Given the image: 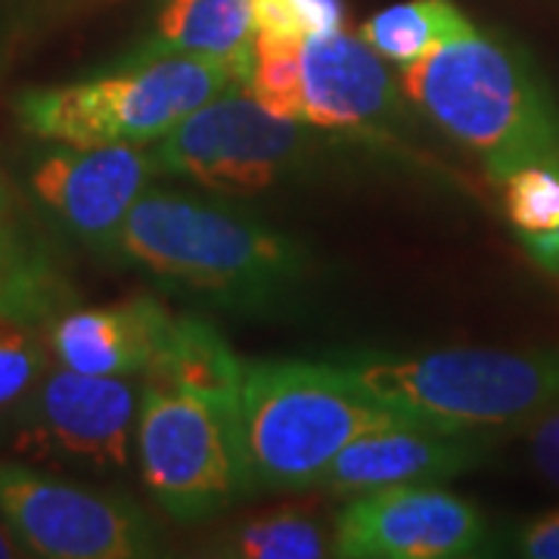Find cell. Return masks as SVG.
<instances>
[{
    "mask_svg": "<svg viewBox=\"0 0 559 559\" xmlns=\"http://www.w3.org/2000/svg\"><path fill=\"white\" fill-rule=\"evenodd\" d=\"M116 259L171 293L240 314H267L311 280L308 249L259 215L153 183L121 224Z\"/></svg>",
    "mask_w": 559,
    "mask_h": 559,
    "instance_id": "1",
    "label": "cell"
},
{
    "mask_svg": "<svg viewBox=\"0 0 559 559\" xmlns=\"http://www.w3.org/2000/svg\"><path fill=\"white\" fill-rule=\"evenodd\" d=\"M510 550L525 559H559V507L516 525Z\"/></svg>",
    "mask_w": 559,
    "mask_h": 559,
    "instance_id": "22",
    "label": "cell"
},
{
    "mask_svg": "<svg viewBox=\"0 0 559 559\" xmlns=\"http://www.w3.org/2000/svg\"><path fill=\"white\" fill-rule=\"evenodd\" d=\"M469 28L473 22L454 0H404L373 13L360 25V38L382 60L407 66Z\"/></svg>",
    "mask_w": 559,
    "mask_h": 559,
    "instance_id": "18",
    "label": "cell"
},
{
    "mask_svg": "<svg viewBox=\"0 0 559 559\" xmlns=\"http://www.w3.org/2000/svg\"><path fill=\"white\" fill-rule=\"evenodd\" d=\"M401 91L500 183L559 162V103L525 53L476 25L401 66Z\"/></svg>",
    "mask_w": 559,
    "mask_h": 559,
    "instance_id": "2",
    "label": "cell"
},
{
    "mask_svg": "<svg viewBox=\"0 0 559 559\" xmlns=\"http://www.w3.org/2000/svg\"><path fill=\"white\" fill-rule=\"evenodd\" d=\"M252 66L237 60L131 50L109 72L25 87L13 100L22 131L47 143L146 146L230 87H246Z\"/></svg>",
    "mask_w": 559,
    "mask_h": 559,
    "instance_id": "4",
    "label": "cell"
},
{
    "mask_svg": "<svg viewBox=\"0 0 559 559\" xmlns=\"http://www.w3.org/2000/svg\"><path fill=\"white\" fill-rule=\"evenodd\" d=\"M246 91L267 112L314 131L392 138L404 121L399 84L385 60L345 28L301 40L255 38Z\"/></svg>",
    "mask_w": 559,
    "mask_h": 559,
    "instance_id": "7",
    "label": "cell"
},
{
    "mask_svg": "<svg viewBox=\"0 0 559 559\" xmlns=\"http://www.w3.org/2000/svg\"><path fill=\"white\" fill-rule=\"evenodd\" d=\"M146 53H187L212 60L255 62L252 0H162Z\"/></svg>",
    "mask_w": 559,
    "mask_h": 559,
    "instance_id": "16",
    "label": "cell"
},
{
    "mask_svg": "<svg viewBox=\"0 0 559 559\" xmlns=\"http://www.w3.org/2000/svg\"><path fill=\"white\" fill-rule=\"evenodd\" d=\"M237 399V395H234ZM234 399L146 382L134 454L140 479L165 516L202 522L252 498Z\"/></svg>",
    "mask_w": 559,
    "mask_h": 559,
    "instance_id": "6",
    "label": "cell"
},
{
    "mask_svg": "<svg viewBox=\"0 0 559 559\" xmlns=\"http://www.w3.org/2000/svg\"><path fill=\"white\" fill-rule=\"evenodd\" d=\"M491 547V525L476 503L439 485H392L345 500L330 554L345 559H466Z\"/></svg>",
    "mask_w": 559,
    "mask_h": 559,
    "instance_id": "11",
    "label": "cell"
},
{
    "mask_svg": "<svg viewBox=\"0 0 559 559\" xmlns=\"http://www.w3.org/2000/svg\"><path fill=\"white\" fill-rule=\"evenodd\" d=\"M234 411L255 495L320 488L345 444L404 419L333 360L242 358Z\"/></svg>",
    "mask_w": 559,
    "mask_h": 559,
    "instance_id": "3",
    "label": "cell"
},
{
    "mask_svg": "<svg viewBox=\"0 0 559 559\" xmlns=\"http://www.w3.org/2000/svg\"><path fill=\"white\" fill-rule=\"evenodd\" d=\"M311 131L267 112L246 87H230L150 150L159 175L193 180L212 193L252 197L299 175L318 150Z\"/></svg>",
    "mask_w": 559,
    "mask_h": 559,
    "instance_id": "8",
    "label": "cell"
},
{
    "mask_svg": "<svg viewBox=\"0 0 559 559\" xmlns=\"http://www.w3.org/2000/svg\"><path fill=\"white\" fill-rule=\"evenodd\" d=\"M305 35H333L345 28V3L342 0H293Z\"/></svg>",
    "mask_w": 559,
    "mask_h": 559,
    "instance_id": "24",
    "label": "cell"
},
{
    "mask_svg": "<svg viewBox=\"0 0 559 559\" xmlns=\"http://www.w3.org/2000/svg\"><path fill=\"white\" fill-rule=\"evenodd\" d=\"M0 516L32 557L143 559L159 554V528L140 503L53 479L20 460H0Z\"/></svg>",
    "mask_w": 559,
    "mask_h": 559,
    "instance_id": "9",
    "label": "cell"
},
{
    "mask_svg": "<svg viewBox=\"0 0 559 559\" xmlns=\"http://www.w3.org/2000/svg\"><path fill=\"white\" fill-rule=\"evenodd\" d=\"M159 175L153 150L134 143L66 146L53 143L32 175V193L62 227L97 255H112L121 224Z\"/></svg>",
    "mask_w": 559,
    "mask_h": 559,
    "instance_id": "12",
    "label": "cell"
},
{
    "mask_svg": "<svg viewBox=\"0 0 559 559\" xmlns=\"http://www.w3.org/2000/svg\"><path fill=\"white\" fill-rule=\"evenodd\" d=\"M212 554L240 559H318L330 554V538L314 513L283 507L237 525L215 540Z\"/></svg>",
    "mask_w": 559,
    "mask_h": 559,
    "instance_id": "19",
    "label": "cell"
},
{
    "mask_svg": "<svg viewBox=\"0 0 559 559\" xmlns=\"http://www.w3.org/2000/svg\"><path fill=\"white\" fill-rule=\"evenodd\" d=\"M171 320L175 311L150 296H131L97 308H69L47 326V345L69 370L97 377H146L168 340Z\"/></svg>",
    "mask_w": 559,
    "mask_h": 559,
    "instance_id": "14",
    "label": "cell"
},
{
    "mask_svg": "<svg viewBox=\"0 0 559 559\" xmlns=\"http://www.w3.org/2000/svg\"><path fill=\"white\" fill-rule=\"evenodd\" d=\"M47 348L38 326L0 318V417H10L47 373Z\"/></svg>",
    "mask_w": 559,
    "mask_h": 559,
    "instance_id": "21",
    "label": "cell"
},
{
    "mask_svg": "<svg viewBox=\"0 0 559 559\" xmlns=\"http://www.w3.org/2000/svg\"><path fill=\"white\" fill-rule=\"evenodd\" d=\"M525 432H528V454L535 469L559 488V407L528 423Z\"/></svg>",
    "mask_w": 559,
    "mask_h": 559,
    "instance_id": "23",
    "label": "cell"
},
{
    "mask_svg": "<svg viewBox=\"0 0 559 559\" xmlns=\"http://www.w3.org/2000/svg\"><path fill=\"white\" fill-rule=\"evenodd\" d=\"M240 370L242 358L221 336V330L193 314H175L168 340L156 364L150 367L146 382L234 399Z\"/></svg>",
    "mask_w": 559,
    "mask_h": 559,
    "instance_id": "17",
    "label": "cell"
},
{
    "mask_svg": "<svg viewBox=\"0 0 559 559\" xmlns=\"http://www.w3.org/2000/svg\"><path fill=\"white\" fill-rule=\"evenodd\" d=\"M330 360L389 411L439 429L495 436L559 407V352H352Z\"/></svg>",
    "mask_w": 559,
    "mask_h": 559,
    "instance_id": "5",
    "label": "cell"
},
{
    "mask_svg": "<svg viewBox=\"0 0 559 559\" xmlns=\"http://www.w3.org/2000/svg\"><path fill=\"white\" fill-rule=\"evenodd\" d=\"M495 439L485 432L439 429L414 419H395L370 429L342 448L320 481L323 491L355 498L392 485H441L479 469Z\"/></svg>",
    "mask_w": 559,
    "mask_h": 559,
    "instance_id": "13",
    "label": "cell"
},
{
    "mask_svg": "<svg viewBox=\"0 0 559 559\" xmlns=\"http://www.w3.org/2000/svg\"><path fill=\"white\" fill-rule=\"evenodd\" d=\"M522 249H525V255L538 264L540 271H547V274H554L559 277V227L554 234H547V237H535V240H522Z\"/></svg>",
    "mask_w": 559,
    "mask_h": 559,
    "instance_id": "25",
    "label": "cell"
},
{
    "mask_svg": "<svg viewBox=\"0 0 559 559\" xmlns=\"http://www.w3.org/2000/svg\"><path fill=\"white\" fill-rule=\"evenodd\" d=\"M0 209H10V212H13V200H10V190H7L3 175H0Z\"/></svg>",
    "mask_w": 559,
    "mask_h": 559,
    "instance_id": "27",
    "label": "cell"
},
{
    "mask_svg": "<svg viewBox=\"0 0 559 559\" xmlns=\"http://www.w3.org/2000/svg\"><path fill=\"white\" fill-rule=\"evenodd\" d=\"M503 215L520 240L547 237L559 227V162H535L500 180Z\"/></svg>",
    "mask_w": 559,
    "mask_h": 559,
    "instance_id": "20",
    "label": "cell"
},
{
    "mask_svg": "<svg viewBox=\"0 0 559 559\" xmlns=\"http://www.w3.org/2000/svg\"><path fill=\"white\" fill-rule=\"evenodd\" d=\"M69 308H75V286L47 246L0 209V318L50 326Z\"/></svg>",
    "mask_w": 559,
    "mask_h": 559,
    "instance_id": "15",
    "label": "cell"
},
{
    "mask_svg": "<svg viewBox=\"0 0 559 559\" xmlns=\"http://www.w3.org/2000/svg\"><path fill=\"white\" fill-rule=\"evenodd\" d=\"M13 557H32V554L25 550V544L20 540V535L10 528V522L0 516V559Z\"/></svg>",
    "mask_w": 559,
    "mask_h": 559,
    "instance_id": "26",
    "label": "cell"
},
{
    "mask_svg": "<svg viewBox=\"0 0 559 559\" xmlns=\"http://www.w3.org/2000/svg\"><path fill=\"white\" fill-rule=\"evenodd\" d=\"M140 395L143 389L128 377H97L60 364L10 414L13 451L100 476L124 473L134 451Z\"/></svg>",
    "mask_w": 559,
    "mask_h": 559,
    "instance_id": "10",
    "label": "cell"
}]
</instances>
